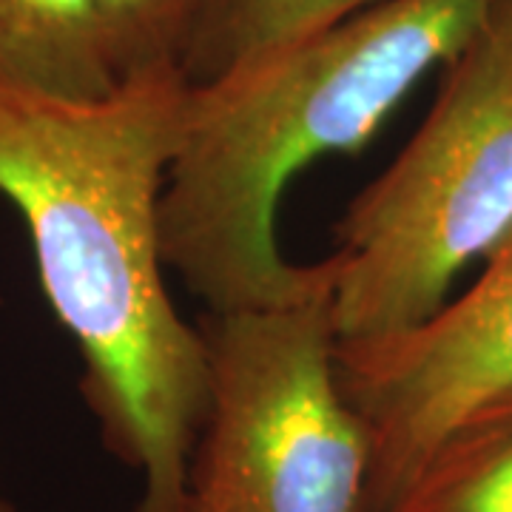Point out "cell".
Wrapping results in <instances>:
<instances>
[{"mask_svg":"<svg viewBox=\"0 0 512 512\" xmlns=\"http://www.w3.org/2000/svg\"><path fill=\"white\" fill-rule=\"evenodd\" d=\"M117 86L94 0H0V89L89 103Z\"/></svg>","mask_w":512,"mask_h":512,"instance_id":"8992f818","label":"cell"},{"mask_svg":"<svg viewBox=\"0 0 512 512\" xmlns=\"http://www.w3.org/2000/svg\"><path fill=\"white\" fill-rule=\"evenodd\" d=\"M114 74L120 83L177 66L197 0H94Z\"/></svg>","mask_w":512,"mask_h":512,"instance_id":"9c48e42d","label":"cell"},{"mask_svg":"<svg viewBox=\"0 0 512 512\" xmlns=\"http://www.w3.org/2000/svg\"><path fill=\"white\" fill-rule=\"evenodd\" d=\"M495 0H379L348 20L188 89L160 200L163 259L205 311L311 288L276 239L285 185L313 160L356 154L433 66L470 43Z\"/></svg>","mask_w":512,"mask_h":512,"instance_id":"7a4b0ae2","label":"cell"},{"mask_svg":"<svg viewBox=\"0 0 512 512\" xmlns=\"http://www.w3.org/2000/svg\"><path fill=\"white\" fill-rule=\"evenodd\" d=\"M379 0H197L177 69L208 86Z\"/></svg>","mask_w":512,"mask_h":512,"instance_id":"52a82bcc","label":"cell"},{"mask_svg":"<svg viewBox=\"0 0 512 512\" xmlns=\"http://www.w3.org/2000/svg\"><path fill=\"white\" fill-rule=\"evenodd\" d=\"M188 89L177 66L89 103L0 89V194L80 348L103 444L140 476L134 512H180L208 396L205 339L171 302L160 239Z\"/></svg>","mask_w":512,"mask_h":512,"instance_id":"6da1fadb","label":"cell"},{"mask_svg":"<svg viewBox=\"0 0 512 512\" xmlns=\"http://www.w3.org/2000/svg\"><path fill=\"white\" fill-rule=\"evenodd\" d=\"M370 439L365 512H387L461 424L512 399V225L467 291L413 330L336 345Z\"/></svg>","mask_w":512,"mask_h":512,"instance_id":"5b68a950","label":"cell"},{"mask_svg":"<svg viewBox=\"0 0 512 512\" xmlns=\"http://www.w3.org/2000/svg\"><path fill=\"white\" fill-rule=\"evenodd\" d=\"M387 512H512V399L441 441Z\"/></svg>","mask_w":512,"mask_h":512,"instance_id":"ba28073f","label":"cell"},{"mask_svg":"<svg viewBox=\"0 0 512 512\" xmlns=\"http://www.w3.org/2000/svg\"><path fill=\"white\" fill-rule=\"evenodd\" d=\"M336 256L282 302L205 311L208 396L180 512H365L370 439L336 367Z\"/></svg>","mask_w":512,"mask_h":512,"instance_id":"277c9868","label":"cell"},{"mask_svg":"<svg viewBox=\"0 0 512 512\" xmlns=\"http://www.w3.org/2000/svg\"><path fill=\"white\" fill-rule=\"evenodd\" d=\"M510 225L512 0H495L410 143L333 228L339 345L427 322Z\"/></svg>","mask_w":512,"mask_h":512,"instance_id":"3957f363","label":"cell"},{"mask_svg":"<svg viewBox=\"0 0 512 512\" xmlns=\"http://www.w3.org/2000/svg\"><path fill=\"white\" fill-rule=\"evenodd\" d=\"M0 512H18V510H15V507H12L9 501H3V498H0Z\"/></svg>","mask_w":512,"mask_h":512,"instance_id":"30bf717a","label":"cell"}]
</instances>
